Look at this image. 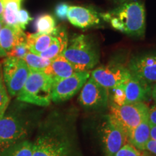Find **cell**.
Listing matches in <instances>:
<instances>
[{
    "instance_id": "20",
    "label": "cell",
    "mask_w": 156,
    "mask_h": 156,
    "mask_svg": "<svg viewBox=\"0 0 156 156\" xmlns=\"http://www.w3.org/2000/svg\"><path fill=\"white\" fill-rule=\"evenodd\" d=\"M4 23L10 26L17 27V17L22 2L15 0H3Z\"/></svg>"
},
{
    "instance_id": "25",
    "label": "cell",
    "mask_w": 156,
    "mask_h": 156,
    "mask_svg": "<svg viewBox=\"0 0 156 156\" xmlns=\"http://www.w3.org/2000/svg\"><path fill=\"white\" fill-rule=\"evenodd\" d=\"M28 52H29V50L26 42H22L15 45L12 49L7 54V57H14L23 59Z\"/></svg>"
},
{
    "instance_id": "5",
    "label": "cell",
    "mask_w": 156,
    "mask_h": 156,
    "mask_svg": "<svg viewBox=\"0 0 156 156\" xmlns=\"http://www.w3.org/2000/svg\"><path fill=\"white\" fill-rule=\"evenodd\" d=\"M30 72V68L23 59L14 57L5 58L2 73L9 95L17 96L25 85Z\"/></svg>"
},
{
    "instance_id": "31",
    "label": "cell",
    "mask_w": 156,
    "mask_h": 156,
    "mask_svg": "<svg viewBox=\"0 0 156 156\" xmlns=\"http://www.w3.org/2000/svg\"><path fill=\"white\" fill-rule=\"evenodd\" d=\"M145 150L153 155H156V141L153 140H150L146 145Z\"/></svg>"
},
{
    "instance_id": "23",
    "label": "cell",
    "mask_w": 156,
    "mask_h": 156,
    "mask_svg": "<svg viewBox=\"0 0 156 156\" xmlns=\"http://www.w3.org/2000/svg\"><path fill=\"white\" fill-rule=\"evenodd\" d=\"M9 103V95L3 78L2 67L0 64V117L3 116Z\"/></svg>"
},
{
    "instance_id": "19",
    "label": "cell",
    "mask_w": 156,
    "mask_h": 156,
    "mask_svg": "<svg viewBox=\"0 0 156 156\" xmlns=\"http://www.w3.org/2000/svg\"><path fill=\"white\" fill-rule=\"evenodd\" d=\"M52 39L53 36L50 34L36 33L27 35L26 44L29 51L40 55L48 48L52 41Z\"/></svg>"
},
{
    "instance_id": "8",
    "label": "cell",
    "mask_w": 156,
    "mask_h": 156,
    "mask_svg": "<svg viewBox=\"0 0 156 156\" xmlns=\"http://www.w3.org/2000/svg\"><path fill=\"white\" fill-rule=\"evenodd\" d=\"M128 69L132 75L150 85L156 84V52L140 54L131 58Z\"/></svg>"
},
{
    "instance_id": "15",
    "label": "cell",
    "mask_w": 156,
    "mask_h": 156,
    "mask_svg": "<svg viewBox=\"0 0 156 156\" xmlns=\"http://www.w3.org/2000/svg\"><path fill=\"white\" fill-rule=\"evenodd\" d=\"M27 35L18 27L4 24L0 32V48L5 56L15 45L26 42Z\"/></svg>"
},
{
    "instance_id": "9",
    "label": "cell",
    "mask_w": 156,
    "mask_h": 156,
    "mask_svg": "<svg viewBox=\"0 0 156 156\" xmlns=\"http://www.w3.org/2000/svg\"><path fill=\"white\" fill-rule=\"evenodd\" d=\"M101 132L106 156H115L120 148L127 143V135L113 121L109 115L103 122Z\"/></svg>"
},
{
    "instance_id": "32",
    "label": "cell",
    "mask_w": 156,
    "mask_h": 156,
    "mask_svg": "<svg viewBox=\"0 0 156 156\" xmlns=\"http://www.w3.org/2000/svg\"><path fill=\"white\" fill-rule=\"evenodd\" d=\"M151 139L156 141V126L152 124H151Z\"/></svg>"
},
{
    "instance_id": "35",
    "label": "cell",
    "mask_w": 156,
    "mask_h": 156,
    "mask_svg": "<svg viewBox=\"0 0 156 156\" xmlns=\"http://www.w3.org/2000/svg\"><path fill=\"white\" fill-rule=\"evenodd\" d=\"M3 10H4L3 0H0V16H2Z\"/></svg>"
},
{
    "instance_id": "16",
    "label": "cell",
    "mask_w": 156,
    "mask_h": 156,
    "mask_svg": "<svg viewBox=\"0 0 156 156\" xmlns=\"http://www.w3.org/2000/svg\"><path fill=\"white\" fill-rule=\"evenodd\" d=\"M53 36V39L50 46L45 51L40 54L41 56L47 59L53 60L57 56L62 55L67 47L68 36L64 27H56Z\"/></svg>"
},
{
    "instance_id": "7",
    "label": "cell",
    "mask_w": 156,
    "mask_h": 156,
    "mask_svg": "<svg viewBox=\"0 0 156 156\" xmlns=\"http://www.w3.org/2000/svg\"><path fill=\"white\" fill-rule=\"evenodd\" d=\"M131 75L127 67L122 64L111 63L101 66L91 72L90 77L106 89L114 87L124 83Z\"/></svg>"
},
{
    "instance_id": "18",
    "label": "cell",
    "mask_w": 156,
    "mask_h": 156,
    "mask_svg": "<svg viewBox=\"0 0 156 156\" xmlns=\"http://www.w3.org/2000/svg\"><path fill=\"white\" fill-rule=\"evenodd\" d=\"M128 139L130 144L138 151H145L146 145L151 140V124L148 117L132 130L129 134Z\"/></svg>"
},
{
    "instance_id": "4",
    "label": "cell",
    "mask_w": 156,
    "mask_h": 156,
    "mask_svg": "<svg viewBox=\"0 0 156 156\" xmlns=\"http://www.w3.org/2000/svg\"><path fill=\"white\" fill-rule=\"evenodd\" d=\"M148 111L149 108L144 102L122 106L113 103L109 116L128 136L132 129L147 118Z\"/></svg>"
},
{
    "instance_id": "3",
    "label": "cell",
    "mask_w": 156,
    "mask_h": 156,
    "mask_svg": "<svg viewBox=\"0 0 156 156\" xmlns=\"http://www.w3.org/2000/svg\"><path fill=\"white\" fill-rule=\"evenodd\" d=\"M53 79L44 72L30 70L17 100L39 106H47L51 101Z\"/></svg>"
},
{
    "instance_id": "28",
    "label": "cell",
    "mask_w": 156,
    "mask_h": 156,
    "mask_svg": "<svg viewBox=\"0 0 156 156\" xmlns=\"http://www.w3.org/2000/svg\"><path fill=\"white\" fill-rule=\"evenodd\" d=\"M32 20L30 14L26 9H20L18 13V17H17V27L21 28L22 30H25L26 25Z\"/></svg>"
},
{
    "instance_id": "6",
    "label": "cell",
    "mask_w": 156,
    "mask_h": 156,
    "mask_svg": "<svg viewBox=\"0 0 156 156\" xmlns=\"http://www.w3.org/2000/svg\"><path fill=\"white\" fill-rule=\"evenodd\" d=\"M90 72H77L69 77L53 80L51 87V101L62 102L73 97L90 77Z\"/></svg>"
},
{
    "instance_id": "10",
    "label": "cell",
    "mask_w": 156,
    "mask_h": 156,
    "mask_svg": "<svg viewBox=\"0 0 156 156\" xmlns=\"http://www.w3.org/2000/svg\"><path fill=\"white\" fill-rule=\"evenodd\" d=\"M108 89L90 77L82 87L79 101L83 106L86 107L105 106L108 103Z\"/></svg>"
},
{
    "instance_id": "24",
    "label": "cell",
    "mask_w": 156,
    "mask_h": 156,
    "mask_svg": "<svg viewBox=\"0 0 156 156\" xmlns=\"http://www.w3.org/2000/svg\"><path fill=\"white\" fill-rule=\"evenodd\" d=\"M10 156H33V144L28 141L23 142L15 147Z\"/></svg>"
},
{
    "instance_id": "37",
    "label": "cell",
    "mask_w": 156,
    "mask_h": 156,
    "mask_svg": "<svg viewBox=\"0 0 156 156\" xmlns=\"http://www.w3.org/2000/svg\"><path fill=\"white\" fill-rule=\"evenodd\" d=\"M15 1H18V2H22L23 0H15Z\"/></svg>"
},
{
    "instance_id": "33",
    "label": "cell",
    "mask_w": 156,
    "mask_h": 156,
    "mask_svg": "<svg viewBox=\"0 0 156 156\" xmlns=\"http://www.w3.org/2000/svg\"><path fill=\"white\" fill-rule=\"evenodd\" d=\"M5 24V23H4V20H3V17L2 16H0V32H1V30L2 28V26ZM0 56H5V54L2 52V51L1 50V48H0Z\"/></svg>"
},
{
    "instance_id": "34",
    "label": "cell",
    "mask_w": 156,
    "mask_h": 156,
    "mask_svg": "<svg viewBox=\"0 0 156 156\" xmlns=\"http://www.w3.org/2000/svg\"><path fill=\"white\" fill-rule=\"evenodd\" d=\"M151 96L153 98V100L155 102V104H156V84H155V85H154V86L152 87Z\"/></svg>"
},
{
    "instance_id": "26",
    "label": "cell",
    "mask_w": 156,
    "mask_h": 156,
    "mask_svg": "<svg viewBox=\"0 0 156 156\" xmlns=\"http://www.w3.org/2000/svg\"><path fill=\"white\" fill-rule=\"evenodd\" d=\"M113 90V101L118 106L125 104V94L122 84L114 87Z\"/></svg>"
},
{
    "instance_id": "2",
    "label": "cell",
    "mask_w": 156,
    "mask_h": 156,
    "mask_svg": "<svg viewBox=\"0 0 156 156\" xmlns=\"http://www.w3.org/2000/svg\"><path fill=\"white\" fill-rule=\"evenodd\" d=\"M77 72L90 71L99 61V52L93 40L85 35L74 36L62 54Z\"/></svg>"
},
{
    "instance_id": "36",
    "label": "cell",
    "mask_w": 156,
    "mask_h": 156,
    "mask_svg": "<svg viewBox=\"0 0 156 156\" xmlns=\"http://www.w3.org/2000/svg\"><path fill=\"white\" fill-rule=\"evenodd\" d=\"M115 1L117 2H120V3H122V2H126V1H128V0H115Z\"/></svg>"
},
{
    "instance_id": "30",
    "label": "cell",
    "mask_w": 156,
    "mask_h": 156,
    "mask_svg": "<svg viewBox=\"0 0 156 156\" xmlns=\"http://www.w3.org/2000/svg\"><path fill=\"white\" fill-rule=\"evenodd\" d=\"M148 121L152 125L156 126V104L149 108L148 111Z\"/></svg>"
},
{
    "instance_id": "1",
    "label": "cell",
    "mask_w": 156,
    "mask_h": 156,
    "mask_svg": "<svg viewBox=\"0 0 156 156\" xmlns=\"http://www.w3.org/2000/svg\"><path fill=\"white\" fill-rule=\"evenodd\" d=\"M100 16L113 28L128 36L141 37L145 34V10L139 2L124 3L108 12L100 13Z\"/></svg>"
},
{
    "instance_id": "13",
    "label": "cell",
    "mask_w": 156,
    "mask_h": 156,
    "mask_svg": "<svg viewBox=\"0 0 156 156\" xmlns=\"http://www.w3.org/2000/svg\"><path fill=\"white\" fill-rule=\"evenodd\" d=\"M67 18L71 24L80 28H87L100 24V13L88 7L69 6Z\"/></svg>"
},
{
    "instance_id": "12",
    "label": "cell",
    "mask_w": 156,
    "mask_h": 156,
    "mask_svg": "<svg viewBox=\"0 0 156 156\" xmlns=\"http://www.w3.org/2000/svg\"><path fill=\"white\" fill-rule=\"evenodd\" d=\"M25 134L20 122L12 116L0 117V146L7 147L16 142Z\"/></svg>"
},
{
    "instance_id": "21",
    "label": "cell",
    "mask_w": 156,
    "mask_h": 156,
    "mask_svg": "<svg viewBox=\"0 0 156 156\" xmlns=\"http://www.w3.org/2000/svg\"><path fill=\"white\" fill-rule=\"evenodd\" d=\"M35 27L37 33L52 35L56 28L55 19L49 14H43L36 18Z\"/></svg>"
},
{
    "instance_id": "22",
    "label": "cell",
    "mask_w": 156,
    "mask_h": 156,
    "mask_svg": "<svg viewBox=\"0 0 156 156\" xmlns=\"http://www.w3.org/2000/svg\"><path fill=\"white\" fill-rule=\"evenodd\" d=\"M23 60L30 70L41 72H44L51 62V60L45 58L40 55L31 53L30 51L26 54Z\"/></svg>"
},
{
    "instance_id": "27",
    "label": "cell",
    "mask_w": 156,
    "mask_h": 156,
    "mask_svg": "<svg viewBox=\"0 0 156 156\" xmlns=\"http://www.w3.org/2000/svg\"><path fill=\"white\" fill-rule=\"evenodd\" d=\"M115 156H142L139 151L132 144L126 143L119 149Z\"/></svg>"
},
{
    "instance_id": "11",
    "label": "cell",
    "mask_w": 156,
    "mask_h": 156,
    "mask_svg": "<svg viewBox=\"0 0 156 156\" xmlns=\"http://www.w3.org/2000/svg\"><path fill=\"white\" fill-rule=\"evenodd\" d=\"M122 85L125 94V104L144 102L151 96V85L132 74Z\"/></svg>"
},
{
    "instance_id": "14",
    "label": "cell",
    "mask_w": 156,
    "mask_h": 156,
    "mask_svg": "<svg viewBox=\"0 0 156 156\" xmlns=\"http://www.w3.org/2000/svg\"><path fill=\"white\" fill-rule=\"evenodd\" d=\"M64 142L50 136H41L33 145V156H68Z\"/></svg>"
},
{
    "instance_id": "29",
    "label": "cell",
    "mask_w": 156,
    "mask_h": 156,
    "mask_svg": "<svg viewBox=\"0 0 156 156\" xmlns=\"http://www.w3.org/2000/svg\"><path fill=\"white\" fill-rule=\"evenodd\" d=\"M69 5L66 3H60L56 6L55 8V14L58 18L64 20L67 18V10Z\"/></svg>"
},
{
    "instance_id": "17",
    "label": "cell",
    "mask_w": 156,
    "mask_h": 156,
    "mask_svg": "<svg viewBox=\"0 0 156 156\" xmlns=\"http://www.w3.org/2000/svg\"><path fill=\"white\" fill-rule=\"evenodd\" d=\"M77 72L67 58L62 54L51 60L49 66L44 70V73L51 77L53 80H57L69 77Z\"/></svg>"
}]
</instances>
